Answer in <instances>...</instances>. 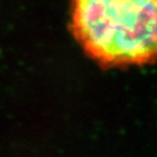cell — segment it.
Here are the masks:
<instances>
[{
    "label": "cell",
    "instance_id": "1",
    "mask_svg": "<svg viewBox=\"0 0 157 157\" xmlns=\"http://www.w3.org/2000/svg\"><path fill=\"white\" fill-rule=\"evenodd\" d=\"M71 29L100 65L157 62V0H72Z\"/></svg>",
    "mask_w": 157,
    "mask_h": 157
}]
</instances>
